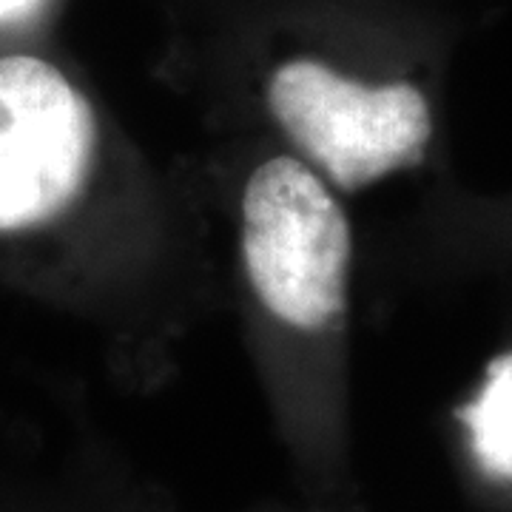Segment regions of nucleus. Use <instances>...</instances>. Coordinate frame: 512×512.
Listing matches in <instances>:
<instances>
[{"mask_svg": "<svg viewBox=\"0 0 512 512\" xmlns=\"http://www.w3.org/2000/svg\"><path fill=\"white\" fill-rule=\"evenodd\" d=\"M350 222L311 165L271 157L242 191V262L262 308L282 325L322 330L348 302Z\"/></svg>", "mask_w": 512, "mask_h": 512, "instance_id": "1", "label": "nucleus"}, {"mask_svg": "<svg viewBox=\"0 0 512 512\" xmlns=\"http://www.w3.org/2000/svg\"><path fill=\"white\" fill-rule=\"evenodd\" d=\"M268 109L313 171L342 191L419 165L433 140V111L419 86H370L316 60L276 69Z\"/></svg>", "mask_w": 512, "mask_h": 512, "instance_id": "2", "label": "nucleus"}, {"mask_svg": "<svg viewBox=\"0 0 512 512\" xmlns=\"http://www.w3.org/2000/svg\"><path fill=\"white\" fill-rule=\"evenodd\" d=\"M94 160L89 97L40 57H0V234L66 214L92 180Z\"/></svg>", "mask_w": 512, "mask_h": 512, "instance_id": "3", "label": "nucleus"}, {"mask_svg": "<svg viewBox=\"0 0 512 512\" xmlns=\"http://www.w3.org/2000/svg\"><path fill=\"white\" fill-rule=\"evenodd\" d=\"M478 467L495 481L512 484V350L487 367L476 399L461 410Z\"/></svg>", "mask_w": 512, "mask_h": 512, "instance_id": "4", "label": "nucleus"}, {"mask_svg": "<svg viewBox=\"0 0 512 512\" xmlns=\"http://www.w3.org/2000/svg\"><path fill=\"white\" fill-rule=\"evenodd\" d=\"M43 0H0V23H15L35 15Z\"/></svg>", "mask_w": 512, "mask_h": 512, "instance_id": "5", "label": "nucleus"}]
</instances>
